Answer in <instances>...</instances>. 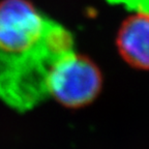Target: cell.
Instances as JSON below:
<instances>
[{
    "label": "cell",
    "instance_id": "6da1fadb",
    "mask_svg": "<svg viewBox=\"0 0 149 149\" xmlns=\"http://www.w3.org/2000/svg\"><path fill=\"white\" fill-rule=\"evenodd\" d=\"M72 33L28 0L0 2V100L19 112L50 96L55 65L74 52Z\"/></svg>",
    "mask_w": 149,
    "mask_h": 149
},
{
    "label": "cell",
    "instance_id": "7a4b0ae2",
    "mask_svg": "<svg viewBox=\"0 0 149 149\" xmlns=\"http://www.w3.org/2000/svg\"><path fill=\"white\" fill-rule=\"evenodd\" d=\"M102 76L86 56L72 52L55 65L49 80L50 95L68 108L89 105L100 94Z\"/></svg>",
    "mask_w": 149,
    "mask_h": 149
},
{
    "label": "cell",
    "instance_id": "3957f363",
    "mask_svg": "<svg viewBox=\"0 0 149 149\" xmlns=\"http://www.w3.org/2000/svg\"><path fill=\"white\" fill-rule=\"evenodd\" d=\"M116 46L128 65L149 70V12L140 10L124 20L117 33Z\"/></svg>",
    "mask_w": 149,
    "mask_h": 149
},
{
    "label": "cell",
    "instance_id": "277c9868",
    "mask_svg": "<svg viewBox=\"0 0 149 149\" xmlns=\"http://www.w3.org/2000/svg\"><path fill=\"white\" fill-rule=\"evenodd\" d=\"M118 1L132 3L133 6H140L141 8H144L149 4V0H118Z\"/></svg>",
    "mask_w": 149,
    "mask_h": 149
}]
</instances>
